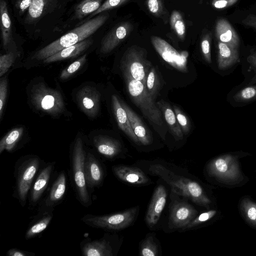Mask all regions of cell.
<instances>
[{"label": "cell", "mask_w": 256, "mask_h": 256, "mask_svg": "<svg viewBox=\"0 0 256 256\" xmlns=\"http://www.w3.org/2000/svg\"><path fill=\"white\" fill-rule=\"evenodd\" d=\"M216 36L218 41L238 49L240 44V38L230 24L225 18H220L216 22Z\"/></svg>", "instance_id": "cell-19"}, {"label": "cell", "mask_w": 256, "mask_h": 256, "mask_svg": "<svg viewBox=\"0 0 256 256\" xmlns=\"http://www.w3.org/2000/svg\"><path fill=\"white\" fill-rule=\"evenodd\" d=\"M133 28V25L129 22L118 24L102 38L100 52L103 54L111 52L130 34Z\"/></svg>", "instance_id": "cell-12"}, {"label": "cell", "mask_w": 256, "mask_h": 256, "mask_svg": "<svg viewBox=\"0 0 256 256\" xmlns=\"http://www.w3.org/2000/svg\"><path fill=\"white\" fill-rule=\"evenodd\" d=\"M6 255L8 256H33L35 254L16 248H11L6 252Z\"/></svg>", "instance_id": "cell-44"}, {"label": "cell", "mask_w": 256, "mask_h": 256, "mask_svg": "<svg viewBox=\"0 0 256 256\" xmlns=\"http://www.w3.org/2000/svg\"><path fill=\"white\" fill-rule=\"evenodd\" d=\"M139 210L136 206L110 214L97 216L88 214L81 220L86 225L98 228L120 230L128 226L134 222Z\"/></svg>", "instance_id": "cell-8"}, {"label": "cell", "mask_w": 256, "mask_h": 256, "mask_svg": "<svg viewBox=\"0 0 256 256\" xmlns=\"http://www.w3.org/2000/svg\"><path fill=\"white\" fill-rule=\"evenodd\" d=\"M146 54L145 49L133 45L125 51L120 63L122 74L140 81L145 86L148 74L152 67L146 58Z\"/></svg>", "instance_id": "cell-7"}, {"label": "cell", "mask_w": 256, "mask_h": 256, "mask_svg": "<svg viewBox=\"0 0 256 256\" xmlns=\"http://www.w3.org/2000/svg\"><path fill=\"white\" fill-rule=\"evenodd\" d=\"M247 214L248 218L252 220H256V208L255 207H250L247 211Z\"/></svg>", "instance_id": "cell-48"}, {"label": "cell", "mask_w": 256, "mask_h": 256, "mask_svg": "<svg viewBox=\"0 0 256 256\" xmlns=\"http://www.w3.org/2000/svg\"><path fill=\"white\" fill-rule=\"evenodd\" d=\"M53 217L52 212H46L36 220L28 228L25 238L29 240L44 231L49 225Z\"/></svg>", "instance_id": "cell-27"}, {"label": "cell", "mask_w": 256, "mask_h": 256, "mask_svg": "<svg viewBox=\"0 0 256 256\" xmlns=\"http://www.w3.org/2000/svg\"><path fill=\"white\" fill-rule=\"evenodd\" d=\"M66 188V175L64 172L62 171L54 180L45 200V206L48 208H52L58 204L65 194Z\"/></svg>", "instance_id": "cell-23"}, {"label": "cell", "mask_w": 256, "mask_h": 256, "mask_svg": "<svg viewBox=\"0 0 256 256\" xmlns=\"http://www.w3.org/2000/svg\"><path fill=\"white\" fill-rule=\"evenodd\" d=\"M158 253V246L154 237L150 236L146 238L140 244V254L142 256H156Z\"/></svg>", "instance_id": "cell-34"}, {"label": "cell", "mask_w": 256, "mask_h": 256, "mask_svg": "<svg viewBox=\"0 0 256 256\" xmlns=\"http://www.w3.org/2000/svg\"><path fill=\"white\" fill-rule=\"evenodd\" d=\"M256 82V75L253 77L252 80L250 82V84H252Z\"/></svg>", "instance_id": "cell-50"}, {"label": "cell", "mask_w": 256, "mask_h": 256, "mask_svg": "<svg viewBox=\"0 0 256 256\" xmlns=\"http://www.w3.org/2000/svg\"><path fill=\"white\" fill-rule=\"evenodd\" d=\"M234 99L238 102H248L256 99V86L242 88L234 94Z\"/></svg>", "instance_id": "cell-35"}, {"label": "cell", "mask_w": 256, "mask_h": 256, "mask_svg": "<svg viewBox=\"0 0 256 256\" xmlns=\"http://www.w3.org/2000/svg\"><path fill=\"white\" fill-rule=\"evenodd\" d=\"M156 104L162 112L172 134L177 140L182 139L184 133L170 106L163 100H160Z\"/></svg>", "instance_id": "cell-25"}, {"label": "cell", "mask_w": 256, "mask_h": 256, "mask_svg": "<svg viewBox=\"0 0 256 256\" xmlns=\"http://www.w3.org/2000/svg\"><path fill=\"white\" fill-rule=\"evenodd\" d=\"M1 31L3 46L6 48L12 36V24L7 4L4 0H0Z\"/></svg>", "instance_id": "cell-26"}, {"label": "cell", "mask_w": 256, "mask_h": 256, "mask_svg": "<svg viewBox=\"0 0 256 256\" xmlns=\"http://www.w3.org/2000/svg\"><path fill=\"white\" fill-rule=\"evenodd\" d=\"M32 104L38 110L52 116H57L65 110V104L60 92L39 82L32 86L30 92Z\"/></svg>", "instance_id": "cell-5"}, {"label": "cell", "mask_w": 256, "mask_h": 256, "mask_svg": "<svg viewBox=\"0 0 256 256\" xmlns=\"http://www.w3.org/2000/svg\"><path fill=\"white\" fill-rule=\"evenodd\" d=\"M216 213L214 210L203 212L195 217L184 228L190 229L210 219Z\"/></svg>", "instance_id": "cell-42"}, {"label": "cell", "mask_w": 256, "mask_h": 256, "mask_svg": "<svg viewBox=\"0 0 256 256\" xmlns=\"http://www.w3.org/2000/svg\"><path fill=\"white\" fill-rule=\"evenodd\" d=\"M120 100L126 112L132 128L140 144L143 146L151 144L152 142V134L140 118L128 104Z\"/></svg>", "instance_id": "cell-15"}, {"label": "cell", "mask_w": 256, "mask_h": 256, "mask_svg": "<svg viewBox=\"0 0 256 256\" xmlns=\"http://www.w3.org/2000/svg\"><path fill=\"white\" fill-rule=\"evenodd\" d=\"M92 38H86L72 46L66 48L44 60V63H50L77 56L92 44Z\"/></svg>", "instance_id": "cell-22"}, {"label": "cell", "mask_w": 256, "mask_h": 256, "mask_svg": "<svg viewBox=\"0 0 256 256\" xmlns=\"http://www.w3.org/2000/svg\"><path fill=\"white\" fill-rule=\"evenodd\" d=\"M238 0H212V6L216 9L222 10L234 5Z\"/></svg>", "instance_id": "cell-43"}, {"label": "cell", "mask_w": 256, "mask_h": 256, "mask_svg": "<svg viewBox=\"0 0 256 256\" xmlns=\"http://www.w3.org/2000/svg\"><path fill=\"white\" fill-rule=\"evenodd\" d=\"M76 99L78 104L86 116L95 118L100 108V94L94 86H86L77 92Z\"/></svg>", "instance_id": "cell-10"}, {"label": "cell", "mask_w": 256, "mask_h": 256, "mask_svg": "<svg viewBox=\"0 0 256 256\" xmlns=\"http://www.w3.org/2000/svg\"><path fill=\"white\" fill-rule=\"evenodd\" d=\"M103 0H83L74 8V17L82 19L98 10Z\"/></svg>", "instance_id": "cell-29"}, {"label": "cell", "mask_w": 256, "mask_h": 256, "mask_svg": "<svg viewBox=\"0 0 256 256\" xmlns=\"http://www.w3.org/2000/svg\"><path fill=\"white\" fill-rule=\"evenodd\" d=\"M32 2V0H17L16 6L20 14H22L26 10H28Z\"/></svg>", "instance_id": "cell-45"}, {"label": "cell", "mask_w": 256, "mask_h": 256, "mask_svg": "<svg viewBox=\"0 0 256 256\" xmlns=\"http://www.w3.org/2000/svg\"><path fill=\"white\" fill-rule=\"evenodd\" d=\"M167 192L165 187L162 184L156 188L148 208L146 222L150 228L155 226L158 221L165 206Z\"/></svg>", "instance_id": "cell-13"}, {"label": "cell", "mask_w": 256, "mask_h": 256, "mask_svg": "<svg viewBox=\"0 0 256 256\" xmlns=\"http://www.w3.org/2000/svg\"><path fill=\"white\" fill-rule=\"evenodd\" d=\"M216 170L220 172H224L228 170V165L226 160L222 158L217 159L214 163Z\"/></svg>", "instance_id": "cell-46"}, {"label": "cell", "mask_w": 256, "mask_h": 256, "mask_svg": "<svg viewBox=\"0 0 256 256\" xmlns=\"http://www.w3.org/2000/svg\"><path fill=\"white\" fill-rule=\"evenodd\" d=\"M130 0H106L96 12L90 14L87 20L97 14L108 10L118 8L128 2Z\"/></svg>", "instance_id": "cell-37"}, {"label": "cell", "mask_w": 256, "mask_h": 256, "mask_svg": "<svg viewBox=\"0 0 256 256\" xmlns=\"http://www.w3.org/2000/svg\"><path fill=\"white\" fill-rule=\"evenodd\" d=\"M128 94L133 102L144 115L152 122L161 126L162 124V112L154 99L148 94L142 82L126 74H122Z\"/></svg>", "instance_id": "cell-3"}, {"label": "cell", "mask_w": 256, "mask_h": 256, "mask_svg": "<svg viewBox=\"0 0 256 256\" xmlns=\"http://www.w3.org/2000/svg\"><path fill=\"white\" fill-rule=\"evenodd\" d=\"M112 104L114 114L120 128L133 142L140 145V142L132 128L126 112L122 106L120 98L115 94L112 96Z\"/></svg>", "instance_id": "cell-17"}, {"label": "cell", "mask_w": 256, "mask_h": 256, "mask_svg": "<svg viewBox=\"0 0 256 256\" xmlns=\"http://www.w3.org/2000/svg\"><path fill=\"white\" fill-rule=\"evenodd\" d=\"M150 40L154 48L164 60L178 70L188 72L187 52H178L167 42L158 36H152Z\"/></svg>", "instance_id": "cell-9"}, {"label": "cell", "mask_w": 256, "mask_h": 256, "mask_svg": "<svg viewBox=\"0 0 256 256\" xmlns=\"http://www.w3.org/2000/svg\"><path fill=\"white\" fill-rule=\"evenodd\" d=\"M108 13H104L86 20L84 22L36 52L32 58L44 60L62 50L88 38L107 20Z\"/></svg>", "instance_id": "cell-1"}, {"label": "cell", "mask_w": 256, "mask_h": 256, "mask_svg": "<svg viewBox=\"0 0 256 256\" xmlns=\"http://www.w3.org/2000/svg\"><path fill=\"white\" fill-rule=\"evenodd\" d=\"M40 166V160L36 156L24 157L16 164L15 194L22 206H25L30 190Z\"/></svg>", "instance_id": "cell-6"}, {"label": "cell", "mask_w": 256, "mask_h": 256, "mask_svg": "<svg viewBox=\"0 0 256 256\" xmlns=\"http://www.w3.org/2000/svg\"><path fill=\"white\" fill-rule=\"evenodd\" d=\"M211 34L207 32L202 38L200 47L205 60L210 64L212 62L210 52Z\"/></svg>", "instance_id": "cell-39"}, {"label": "cell", "mask_w": 256, "mask_h": 256, "mask_svg": "<svg viewBox=\"0 0 256 256\" xmlns=\"http://www.w3.org/2000/svg\"><path fill=\"white\" fill-rule=\"evenodd\" d=\"M45 4L46 0H32L28 10L26 21L31 22L40 18L44 12Z\"/></svg>", "instance_id": "cell-32"}, {"label": "cell", "mask_w": 256, "mask_h": 256, "mask_svg": "<svg viewBox=\"0 0 256 256\" xmlns=\"http://www.w3.org/2000/svg\"><path fill=\"white\" fill-rule=\"evenodd\" d=\"M84 173L89 190L99 187L102 184L104 171L100 162L90 152L86 154L84 162Z\"/></svg>", "instance_id": "cell-14"}, {"label": "cell", "mask_w": 256, "mask_h": 256, "mask_svg": "<svg viewBox=\"0 0 256 256\" xmlns=\"http://www.w3.org/2000/svg\"><path fill=\"white\" fill-rule=\"evenodd\" d=\"M174 110L176 118L184 134H188L191 128L190 123L186 116L176 106H174Z\"/></svg>", "instance_id": "cell-38"}, {"label": "cell", "mask_w": 256, "mask_h": 256, "mask_svg": "<svg viewBox=\"0 0 256 256\" xmlns=\"http://www.w3.org/2000/svg\"><path fill=\"white\" fill-rule=\"evenodd\" d=\"M14 54L10 52L0 57V76H2L9 70L14 61Z\"/></svg>", "instance_id": "cell-40"}, {"label": "cell", "mask_w": 256, "mask_h": 256, "mask_svg": "<svg viewBox=\"0 0 256 256\" xmlns=\"http://www.w3.org/2000/svg\"><path fill=\"white\" fill-rule=\"evenodd\" d=\"M170 23L172 29L178 37L183 40L186 34V26L183 17L180 12L174 10L172 12L170 18Z\"/></svg>", "instance_id": "cell-30"}, {"label": "cell", "mask_w": 256, "mask_h": 256, "mask_svg": "<svg viewBox=\"0 0 256 256\" xmlns=\"http://www.w3.org/2000/svg\"><path fill=\"white\" fill-rule=\"evenodd\" d=\"M86 60V54H85L64 69L60 74V78L66 80L70 78L82 66Z\"/></svg>", "instance_id": "cell-36"}, {"label": "cell", "mask_w": 256, "mask_h": 256, "mask_svg": "<svg viewBox=\"0 0 256 256\" xmlns=\"http://www.w3.org/2000/svg\"><path fill=\"white\" fill-rule=\"evenodd\" d=\"M114 175L122 181L134 185L148 183L150 180L140 168L126 166H115L112 168Z\"/></svg>", "instance_id": "cell-16"}, {"label": "cell", "mask_w": 256, "mask_h": 256, "mask_svg": "<svg viewBox=\"0 0 256 256\" xmlns=\"http://www.w3.org/2000/svg\"><path fill=\"white\" fill-rule=\"evenodd\" d=\"M80 245L83 256H113L112 248L110 243L104 238L100 240H84Z\"/></svg>", "instance_id": "cell-18"}, {"label": "cell", "mask_w": 256, "mask_h": 256, "mask_svg": "<svg viewBox=\"0 0 256 256\" xmlns=\"http://www.w3.org/2000/svg\"><path fill=\"white\" fill-rule=\"evenodd\" d=\"M218 64L220 70H225L235 64L239 59L238 49L218 42Z\"/></svg>", "instance_id": "cell-24"}, {"label": "cell", "mask_w": 256, "mask_h": 256, "mask_svg": "<svg viewBox=\"0 0 256 256\" xmlns=\"http://www.w3.org/2000/svg\"><path fill=\"white\" fill-rule=\"evenodd\" d=\"M248 60L254 67L256 68V53L250 56L248 58Z\"/></svg>", "instance_id": "cell-49"}, {"label": "cell", "mask_w": 256, "mask_h": 256, "mask_svg": "<svg viewBox=\"0 0 256 256\" xmlns=\"http://www.w3.org/2000/svg\"><path fill=\"white\" fill-rule=\"evenodd\" d=\"M92 143L96 150L108 158H115L121 152L120 142L106 136L97 135L94 136Z\"/></svg>", "instance_id": "cell-20"}, {"label": "cell", "mask_w": 256, "mask_h": 256, "mask_svg": "<svg viewBox=\"0 0 256 256\" xmlns=\"http://www.w3.org/2000/svg\"><path fill=\"white\" fill-rule=\"evenodd\" d=\"M24 132L22 127L14 128L6 134L0 141V154L4 150L12 152L20 140Z\"/></svg>", "instance_id": "cell-28"}, {"label": "cell", "mask_w": 256, "mask_h": 256, "mask_svg": "<svg viewBox=\"0 0 256 256\" xmlns=\"http://www.w3.org/2000/svg\"><path fill=\"white\" fill-rule=\"evenodd\" d=\"M196 210L185 202H176L171 207L168 219L170 228H184L196 216Z\"/></svg>", "instance_id": "cell-11"}, {"label": "cell", "mask_w": 256, "mask_h": 256, "mask_svg": "<svg viewBox=\"0 0 256 256\" xmlns=\"http://www.w3.org/2000/svg\"><path fill=\"white\" fill-rule=\"evenodd\" d=\"M54 166V162L48 164L38 176L30 188V200L32 204H36L38 202L46 188Z\"/></svg>", "instance_id": "cell-21"}, {"label": "cell", "mask_w": 256, "mask_h": 256, "mask_svg": "<svg viewBox=\"0 0 256 256\" xmlns=\"http://www.w3.org/2000/svg\"><path fill=\"white\" fill-rule=\"evenodd\" d=\"M86 152L80 137L75 140L71 156L70 166L72 176L76 198L84 206L92 204L84 173V162Z\"/></svg>", "instance_id": "cell-4"}, {"label": "cell", "mask_w": 256, "mask_h": 256, "mask_svg": "<svg viewBox=\"0 0 256 256\" xmlns=\"http://www.w3.org/2000/svg\"><path fill=\"white\" fill-rule=\"evenodd\" d=\"M149 170L168 184L174 192L198 204L208 202L202 188L196 182L178 175L160 164L151 165Z\"/></svg>", "instance_id": "cell-2"}, {"label": "cell", "mask_w": 256, "mask_h": 256, "mask_svg": "<svg viewBox=\"0 0 256 256\" xmlns=\"http://www.w3.org/2000/svg\"><path fill=\"white\" fill-rule=\"evenodd\" d=\"M8 80L6 77L1 78L0 81V119L2 118L4 108L8 94Z\"/></svg>", "instance_id": "cell-41"}, {"label": "cell", "mask_w": 256, "mask_h": 256, "mask_svg": "<svg viewBox=\"0 0 256 256\" xmlns=\"http://www.w3.org/2000/svg\"><path fill=\"white\" fill-rule=\"evenodd\" d=\"M146 4L152 14L156 18L166 19L168 12L162 0H146Z\"/></svg>", "instance_id": "cell-33"}, {"label": "cell", "mask_w": 256, "mask_h": 256, "mask_svg": "<svg viewBox=\"0 0 256 256\" xmlns=\"http://www.w3.org/2000/svg\"><path fill=\"white\" fill-rule=\"evenodd\" d=\"M146 87L148 94L154 100L159 93L160 82L157 71L153 66L148 74Z\"/></svg>", "instance_id": "cell-31"}, {"label": "cell", "mask_w": 256, "mask_h": 256, "mask_svg": "<svg viewBox=\"0 0 256 256\" xmlns=\"http://www.w3.org/2000/svg\"><path fill=\"white\" fill-rule=\"evenodd\" d=\"M243 24L253 28L256 30V15L250 14L242 20Z\"/></svg>", "instance_id": "cell-47"}]
</instances>
